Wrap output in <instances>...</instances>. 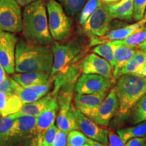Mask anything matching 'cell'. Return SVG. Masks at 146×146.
I'll use <instances>...</instances> for the list:
<instances>
[{"instance_id":"obj_32","label":"cell","mask_w":146,"mask_h":146,"mask_svg":"<svg viewBox=\"0 0 146 146\" xmlns=\"http://www.w3.org/2000/svg\"><path fill=\"white\" fill-rule=\"evenodd\" d=\"M133 18L137 22L141 21L146 10V0H133Z\"/></svg>"},{"instance_id":"obj_17","label":"cell","mask_w":146,"mask_h":146,"mask_svg":"<svg viewBox=\"0 0 146 146\" xmlns=\"http://www.w3.org/2000/svg\"><path fill=\"white\" fill-rule=\"evenodd\" d=\"M145 25V21L143 18L141 21H138L136 23L127 25V26L121 27V28L109 31L102 36H94V37L90 38L89 39V45L91 47L94 45L103 44L107 42L125 39L126 38H127L129 35H131V34Z\"/></svg>"},{"instance_id":"obj_31","label":"cell","mask_w":146,"mask_h":146,"mask_svg":"<svg viewBox=\"0 0 146 146\" xmlns=\"http://www.w3.org/2000/svg\"><path fill=\"white\" fill-rule=\"evenodd\" d=\"M86 143H87L86 136L78 130L71 131L67 135L68 146H83Z\"/></svg>"},{"instance_id":"obj_36","label":"cell","mask_w":146,"mask_h":146,"mask_svg":"<svg viewBox=\"0 0 146 146\" xmlns=\"http://www.w3.org/2000/svg\"><path fill=\"white\" fill-rule=\"evenodd\" d=\"M108 146H125V143L119 137V136L114 133V131L108 130Z\"/></svg>"},{"instance_id":"obj_35","label":"cell","mask_w":146,"mask_h":146,"mask_svg":"<svg viewBox=\"0 0 146 146\" xmlns=\"http://www.w3.org/2000/svg\"><path fill=\"white\" fill-rule=\"evenodd\" d=\"M67 135L59 129L51 146H66L67 144Z\"/></svg>"},{"instance_id":"obj_13","label":"cell","mask_w":146,"mask_h":146,"mask_svg":"<svg viewBox=\"0 0 146 146\" xmlns=\"http://www.w3.org/2000/svg\"><path fill=\"white\" fill-rule=\"evenodd\" d=\"M82 72L85 74H97L104 76L114 83V68L108 62L95 53L86 55L81 62Z\"/></svg>"},{"instance_id":"obj_41","label":"cell","mask_w":146,"mask_h":146,"mask_svg":"<svg viewBox=\"0 0 146 146\" xmlns=\"http://www.w3.org/2000/svg\"><path fill=\"white\" fill-rule=\"evenodd\" d=\"M137 48L139 49V50L146 52V40L145 41H143V43H141V44L137 46Z\"/></svg>"},{"instance_id":"obj_11","label":"cell","mask_w":146,"mask_h":146,"mask_svg":"<svg viewBox=\"0 0 146 146\" xmlns=\"http://www.w3.org/2000/svg\"><path fill=\"white\" fill-rule=\"evenodd\" d=\"M72 99V97L66 96L57 98L59 112L56 118V125L58 129L64 131L66 134L71 131L79 129L72 111V106L71 105Z\"/></svg>"},{"instance_id":"obj_34","label":"cell","mask_w":146,"mask_h":146,"mask_svg":"<svg viewBox=\"0 0 146 146\" xmlns=\"http://www.w3.org/2000/svg\"><path fill=\"white\" fill-rule=\"evenodd\" d=\"M15 81L10 76H7L5 81L0 83V91L6 93H14V86Z\"/></svg>"},{"instance_id":"obj_28","label":"cell","mask_w":146,"mask_h":146,"mask_svg":"<svg viewBox=\"0 0 146 146\" xmlns=\"http://www.w3.org/2000/svg\"><path fill=\"white\" fill-rule=\"evenodd\" d=\"M92 52L95 54L99 55L104 59L110 64L113 68H114L116 63L114 58V54L112 45L109 42L96 45V47L92 49Z\"/></svg>"},{"instance_id":"obj_6","label":"cell","mask_w":146,"mask_h":146,"mask_svg":"<svg viewBox=\"0 0 146 146\" xmlns=\"http://www.w3.org/2000/svg\"><path fill=\"white\" fill-rule=\"evenodd\" d=\"M45 5L49 29L52 39L56 41H66L72 33V19L56 0H46Z\"/></svg>"},{"instance_id":"obj_5","label":"cell","mask_w":146,"mask_h":146,"mask_svg":"<svg viewBox=\"0 0 146 146\" xmlns=\"http://www.w3.org/2000/svg\"><path fill=\"white\" fill-rule=\"evenodd\" d=\"M114 89L118 100V113L125 116L146 94V77L124 74Z\"/></svg>"},{"instance_id":"obj_38","label":"cell","mask_w":146,"mask_h":146,"mask_svg":"<svg viewBox=\"0 0 146 146\" xmlns=\"http://www.w3.org/2000/svg\"><path fill=\"white\" fill-rule=\"evenodd\" d=\"M16 3H18L21 6H26V5L30 4L36 0H14Z\"/></svg>"},{"instance_id":"obj_3","label":"cell","mask_w":146,"mask_h":146,"mask_svg":"<svg viewBox=\"0 0 146 146\" xmlns=\"http://www.w3.org/2000/svg\"><path fill=\"white\" fill-rule=\"evenodd\" d=\"M22 31L24 39L28 41L45 45L53 43L49 29L46 5L43 0H36L25 7Z\"/></svg>"},{"instance_id":"obj_26","label":"cell","mask_w":146,"mask_h":146,"mask_svg":"<svg viewBox=\"0 0 146 146\" xmlns=\"http://www.w3.org/2000/svg\"><path fill=\"white\" fill-rule=\"evenodd\" d=\"M62 6L67 15L76 17L79 15L87 0H56Z\"/></svg>"},{"instance_id":"obj_23","label":"cell","mask_w":146,"mask_h":146,"mask_svg":"<svg viewBox=\"0 0 146 146\" xmlns=\"http://www.w3.org/2000/svg\"><path fill=\"white\" fill-rule=\"evenodd\" d=\"M53 97L52 94H47L46 96H43V98H40L39 100H36L31 103L25 104L23 106L22 108L19 112L15 113V114L10 115V117L12 118H16L18 116H32L35 117H37L41 112L44 109L47 103L49 102L51 98Z\"/></svg>"},{"instance_id":"obj_9","label":"cell","mask_w":146,"mask_h":146,"mask_svg":"<svg viewBox=\"0 0 146 146\" xmlns=\"http://www.w3.org/2000/svg\"><path fill=\"white\" fill-rule=\"evenodd\" d=\"M16 36L12 33L0 30V64L9 74L15 72Z\"/></svg>"},{"instance_id":"obj_27","label":"cell","mask_w":146,"mask_h":146,"mask_svg":"<svg viewBox=\"0 0 146 146\" xmlns=\"http://www.w3.org/2000/svg\"><path fill=\"white\" fill-rule=\"evenodd\" d=\"M14 94H16L21 98L24 104L34 102L39 100L40 98H43L33 91L32 89H29V87H24L21 86L16 81L14 86Z\"/></svg>"},{"instance_id":"obj_14","label":"cell","mask_w":146,"mask_h":146,"mask_svg":"<svg viewBox=\"0 0 146 146\" xmlns=\"http://www.w3.org/2000/svg\"><path fill=\"white\" fill-rule=\"evenodd\" d=\"M118 100L113 88L109 91L91 120L98 125L107 127L111 119L118 112Z\"/></svg>"},{"instance_id":"obj_10","label":"cell","mask_w":146,"mask_h":146,"mask_svg":"<svg viewBox=\"0 0 146 146\" xmlns=\"http://www.w3.org/2000/svg\"><path fill=\"white\" fill-rule=\"evenodd\" d=\"M72 108L79 129H81L82 133L89 139L100 142L105 145H108V129L98 126L94 120L83 114L74 106H72Z\"/></svg>"},{"instance_id":"obj_39","label":"cell","mask_w":146,"mask_h":146,"mask_svg":"<svg viewBox=\"0 0 146 146\" xmlns=\"http://www.w3.org/2000/svg\"><path fill=\"white\" fill-rule=\"evenodd\" d=\"M7 78L6 74H5V71L3 66L0 64V83H2L3 81H5V78Z\"/></svg>"},{"instance_id":"obj_33","label":"cell","mask_w":146,"mask_h":146,"mask_svg":"<svg viewBox=\"0 0 146 146\" xmlns=\"http://www.w3.org/2000/svg\"><path fill=\"white\" fill-rule=\"evenodd\" d=\"M59 130L57 126L52 125L45 131L42 139V146H51L54 141L55 137Z\"/></svg>"},{"instance_id":"obj_15","label":"cell","mask_w":146,"mask_h":146,"mask_svg":"<svg viewBox=\"0 0 146 146\" xmlns=\"http://www.w3.org/2000/svg\"><path fill=\"white\" fill-rule=\"evenodd\" d=\"M108 94V90L91 94H76L74 97V106L83 114L92 119Z\"/></svg>"},{"instance_id":"obj_42","label":"cell","mask_w":146,"mask_h":146,"mask_svg":"<svg viewBox=\"0 0 146 146\" xmlns=\"http://www.w3.org/2000/svg\"><path fill=\"white\" fill-rule=\"evenodd\" d=\"M118 1H120V0H104L103 2L106 3V4H110V3L117 2Z\"/></svg>"},{"instance_id":"obj_8","label":"cell","mask_w":146,"mask_h":146,"mask_svg":"<svg viewBox=\"0 0 146 146\" xmlns=\"http://www.w3.org/2000/svg\"><path fill=\"white\" fill-rule=\"evenodd\" d=\"M112 18L106 3L98 7L82 26V31L90 39L102 36L109 31Z\"/></svg>"},{"instance_id":"obj_37","label":"cell","mask_w":146,"mask_h":146,"mask_svg":"<svg viewBox=\"0 0 146 146\" xmlns=\"http://www.w3.org/2000/svg\"><path fill=\"white\" fill-rule=\"evenodd\" d=\"M125 146H146V137L131 139L126 142Z\"/></svg>"},{"instance_id":"obj_22","label":"cell","mask_w":146,"mask_h":146,"mask_svg":"<svg viewBox=\"0 0 146 146\" xmlns=\"http://www.w3.org/2000/svg\"><path fill=\"white\" fill-rule=\"evenodd\" d=\"M111 45L112 47L114 58L115 63H116V66H115L114 70H113V77L115 80L116 78V75H117L118 70L123 68V66H125L126 64L134 56L138 48L120 45L111 44Z\"/></svg>"},{"instance_id":"obj_19","label":"cell","mask_w":146,"mask_h":146,"mask_svg":"<svg viewBox=\"0 0 146 146\" xmlns=\"http://www.w3.org/2000/svg\"><path fill=\"white\" fill-rule=\"evenodd\" d=\"M23 105V101L16 94L0 91V118L19 112Z\"/></svg>"},{"instance_id":"obj_18","label":"cell","mask_w":146,"mask_h":146,"mask_svg":"<svg viewBox=\"0 0 146 146\" xmlns=\"http://www.w3.org/2000/svg\"><path fill=\"white\" fill-rule=\"evenodd\" d=\"M124 74L146 77V52L138 49L125 66L118 70L116 78Z\"/></svg>"},{"instance_id":"obj_21","label":"cell","mask_w":146,"mask_h":146,"mask_svg":"<svg viewBox=\"0 0 146 146\" xmlns=\"http://www.w3.org/2000/svg\"><path fill=\"white\" fill-rule=\"evenodd\" d=\"M112 19L132 21L134 11L133 0H120L118 2L108 4Z\"/></svg>"},{"instance_id":"obj_43","label":"cell","mask_w":146,"mask_h":146,"mask_svg":"<svg viewBox=\"0 0 146 146\" xmlns=\"http://www.w3.org/2000/svg\"><path fill=\"white\" fill-rule=\"evenodd\" d=\"M143 19L145 20V24H146V10H145V14H144V17H143Z\"/></svg>"},{"instance_id":"obj_16","label":"cell","mask_w":146,"mask_h":146,"mask_svg":"<svg viewBox=\"0 0 146 146\" xmlns=\"http://www.w3.org/2000/svg\"><path fill=\"white\" fill-rule=\"evenodd\" d=\"M59 109L57 98L54 96L47 102L44 109L36 117V128L38 136V146H42V139L47 129L54 124L57 111Z\"/></svg>"},{"instance_id":"obj_30","label":"cell","mask_w":146,"mask_h":146,"mask_svg":"<svg viewBox=\"0 0 146 146\" xmlns=\"http://www.w3.org/2000/svg\"><path fill=\"white\" fill-rule=\"evenodd\" d=\"M146 120V94L136 104L133 113V122L138 124Z\"/></svg>"},{"instance_id":"obj_7","label":"cell","mask_w":146,"mask_h":146,"mask_svg":"<svg viewBox=\"0 0 146 146\" xmlns=\"http://www.w3.org/2000/svg\"><path fill=\"white\" fill-rule=\"evenodd\" d=\"M23 29V11L14 0H0V30L16 33Z\"/></svg>"},{"instance_id":"obj_1","label":"cell","mask_w":146,"mask_h":146,"mask_svg":"<svg viewBox=\"0 0 146 146\" xmlns=\"http://www.w3.org/2000/svg\"><path fill=\"white\" fill-rule=\"evenodd\" d=\"M54 55L51 47L20 39L16 46L15 72H43L50 75Z\"/></svg>"},{"instance_id":"obj_40","label":"cell","mask_w":146,"mask_h":146,"mask_svg":"<svg viewBox=\"0 0 146 146\" xmlns=\"http://www.w3.org/2000/svg\"><path fill=\"white\" fill-rule=\"evenodd\" d=\"M87 143H88L90 146H107V145H104V144H102L101 143H100V142L94 141V140L91 139H89V138H87Z\"/></svg>"},{"instance_id":"obj_12","label":"cell","mask_w":146,"mask_h":146,"mask_svg":"<svg viewBox=\"0 0 146 146\" xmlns=\"http://www.w3.org/2000/svg\"><path fill=\"white\" fill-rule=\"evenodd\" d=\"M113 83L104 76L97 74H85L76 81L75 91L79 94H91L109 90Z\"/></svg>"},{"instance_id":"obj_25","label":"cell","mask_w":146,"mask_h":146,"mask_svg":"<svg viewBox=\"0 0 146 146\" xmlns=\"http://www.w3.org/2000/svg\"><path fill=\"white\" fill-rule=\"evenodd\" d=\"M146 40V27L143 26L137 31H135L125 39L120 41H111L110 43L113 45H120L124 46L137 47L139 44Z\"/></svg>"},{"instance_id":"obj_4","label":"cell","mask_w":146,"mask_h":146,"mask_svg":"<svg viewBox=\"0 0 146 146\" xmlns=\"http://www.w3.org/2000/svg\"><path fill=\"white\" fill-rule=\"evenodd\" d=\"M89 47L87 40L80 35L72 36L65 42L53 41L51 49L54 55V63L50 79L54 81L56 75L65 72L71 66L81 62Z\"/></svg>"},{"instance_id":"obj_20","label":"cell","mask_w":146,"mask_h":146,"mask_svg":"<svg viewBox=\"0 0 146 146\" xmlns=\"http://www.w3.org/2000/svg\"><path fill=\"white\" fill-rule=\"evenodd\" d=\"M11 77L24 87L45 85L50 81V74L43 72H18Z\"/></svg>"},{"instance_id":"obj_2","label":"cell","mask_w":146,"mask_h":146,"mask_svg":"<svg viewBox=\"0 0 146 146\" xmlns=\"http://www.w3.org/2000/svg\"><path fill=\"white\" fill-rule=\"evenodd\" d=\"M36 117L0 118V146H38Z\"/></svg>"},{"instance_id":"obj_29","label":"cell","mask_w":146,"mask_h":146,"mask_svg":"<svg viewBox=\"0 0 146 146\" xmlns=\"http://www.w3.org/2000/svg\"><path fill=\"white\" fill-rule=\"evenodd\" d=\"M101 0H87L78 16V23L83 25L93 12L102 5Z\"/></svg>"},{"instance_id":"obj_24","label":"cell","mask_w":146,"mask_h":146,"mask_svg":"<svg viewBox=\"0 0 146 146\" xmlns=\"http://www.w3.org/2000/svg\"><path fill=\"white\" fill-rule=\"evenodd\" d=\"M118 135L124 143L134 137H143L146 136V120L140 125L132 127L125 128L118 130Z\"/></svg>"},{"instance_id":"obj_44","label":"cell","mask_w":146,"mask_h":146,"mask_svg":"<svg viewBox=\"0 0 146 146\" xmlns=\"http://www.w3.org/2000/svg\"><path fill=\"white\" fill-rule=\"evenodd\" d=\"M83 146H90V145H89L88 143H86V144H85V145H83Z\"/></svg>"}]
</instances>
